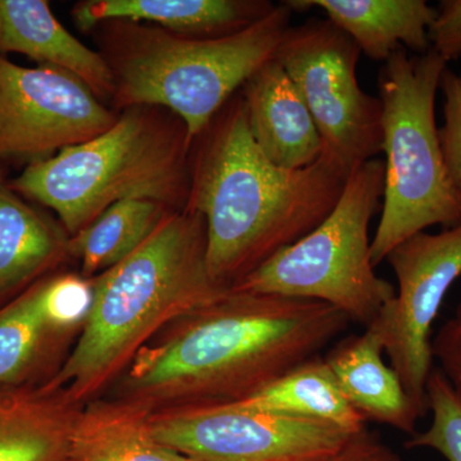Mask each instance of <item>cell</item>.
Listing matches in <instances>:
<instances>
[{"label": "cell", "instance_id": "obj_1", "mask_svg": "<svg viewBox=\"0 0 461 461\" xmlns=\"http://www.w3.org/2000/svg\"><path fill=\"white\" fill-rule=\"evenodd\" d=\"M194 141L186 208L204 217L209 272L230 290L317 229L350 175L324 147L305 168L273 165L251 136L241 94Z\"/></svg>", "mask_w": 461, "mask_h": 461}, {"label": "cell", "instance_id": "obj_2", "mask_svg": "<svg viewBox=\"0 0 461 461\" xmlns=\"http://www.w3.org/2000/svg\"><path fill=\"white\" fill-rule=\"evenodd\" d=\"M348 323L324 303L232 290L144 355L132 386L148 396L175 393L196 406L240 402L320 357Z\"/></svg>", "mask_w": 461, "mask_h": 461}, {"label": "cell", "instance_id": "obj_3", "mask_svg": "<svg viewBox=\"0 0 461 461\" xmlns=\"http://www.w3.org/2000/svg\"><path fill=\"white\" fill-rule=\"evenodd\" d=\"M93 305L74 351L44 387L83 399L99 390L163 324L230 293L206 262L204 217L169 212L135 253L93 281Z\"/></svg>", "mask_w": 461, "mask_h": 461}, {"label": "cell", "instance_id": "obj_4", "mask_svg": "<svg viewBox=\"0 0 461 461\" xmlns=\"http://www.w3.org/2000/svg\"><path fill=\"white\" fill-rule=\"evenodd\" d=\"M194 144L180 118L154 107L126 108L98 138L27 165L11 186L56 212L74 236L124 200H153L186 208Z\"/></svg>", "mask_w": 461, "mask_h": 461}, {"label": "cell", "instance_id": "obj_5", "mask_svg": "<svg viewBox=\"0 0 461 461\" xmlns=\"http://www.w3.org/2000/svg\"><path fill=\"white\" fill-rule=\"evenodd\" d=\"M293 9L275 5L238 32L194 38L150 25L122 23L105 58L120 108H166L180 118L193 142L260 67L277 57Z\"/></svg>", "mask_w": 461, "mask_h": 461}, {"label": "cell", "instance_id": "obj_6", "mask_svg": "<svg viewBox=\"0 0 461 461\" xmlns=\"http://www.w3.org/2000/svg\"><path fill=\"white\" fill-rule=\"evenodd\" d=\"M448 63L433 50L388 58L378 75L382 102L384 206L371 241L373 266L412 235L461 224V195L446 167L436 95Z\"/></svg>", "mask_w": 461, "mask_h": 461}, {"label": "cell", "instance_id": "obj_7", "mask_svg": "<svg viewBox=\"0 0 461 461\" xmlns=\"http://www.w3.org/2000/svg\"><path fill=\"white\" fill-rule=\"evenodd\" d=\"M384 187V160L355 167L329 217L232 290L324 303L368 327L396 295L395 286L375 275L371 258L369 224Z\"/></svg>", "mask_w": 461, "mask_h": 461}, {"label": "cell", "instance_id": "obj_8", "mask_svg": "<svg viewBox=\"0 0 461 461\" xmlns=\"http://www.w3.org/2000/svg\"><path fill=\"white\" fill-rule=\"evenodd\" d=\"M359 47L330 20L288 30L277 59L302 94L323 147L351 173L382 153V102L357 83Z\"/></svg>", "mask_w": 461, "mask_h": 461}, {"label": "cell", "instance_id": "obj_9", "mask_svg": "<svg viewBox=\"0 0 461 461\" xmlns=\"http://www.w3.org/2000/svg\"><path fill=\"white\" fill-rule=\"evenodd\" d=\"M149 423L157 441L190 461H321L355 433L329 421L232 403L191 406Z\"/></svg>", "mask_w": 461, "mask_h": 461}, {"label": "cell", "instance_id": "obj_10", "mask_svg": "<svg viewBox=\"0 0 461 461\" xmlns=\"http://www.w3.org/2000/svg\"><path fill=\"white\" fill-rule=\"evenodd\" d=\"M386 260L399 291L378 315L386 335L384 353L421 420L429 414L427 382L435 369L433 323L461 276V224L412 235L393 248Z\"/></svg>", "mask_w": 461, "mask_h": 461}, {"label": "cell", "instance_id": "obj_11", "mask_svg": "<svg viewBox=\"0 0 461 461\" xmlns=\"http://www.w3.org/2000/svg\"><path fill=\"white\" fill-rule=\"evenodd\" d=\"M117 118L68 72L0 56V160L50 159L98 138Z\"/></svg>", "mask_w": 461, "mask_h": 461}, {"label": "cell", "instance_id": "obj_12", "mask_svg": "<svg viewBox=\"0 0 461 461\" xmlns=\"http://www.w3.org/2000/svg\"><path fill=\"white\" fill-rule=\"evenodd\" d=\"M241 96L251 136L273 165L302 169L317 162L323 151L321 133L277 58L249 78Z\"/></svg>", "mask_w": 461, "mask_h": 461}, {"label": "cell", "instance_id": "obj_13", "mask_svg": "<svg viewBox=\"0 0 461 461\" xmlns=\"http://www.w3.org/2000/svg\"><path fill=\"white\" fill-rule=\"evenodd\" d=\"M386 335L379 318L362 335L348 336L324 357L345 399L364 420L414 435L420 420L396 372L384 362Z\"/></svg>", "mask_w": 461, "mask_h": 461}, {"label": "cell", "instance_id": "obj_14", "mask_svg": "<svg viewBox=\"0 0 461 461\" xmlns=\"http://www.w3.org/2000/svg\"><path fill=\"white\" fill-rule=\"evenodd\" d=\"M0 53H20L39 65L75 76L100 100L113 98L107 59L57 20L45 0H0Z\"/></svg>", "mask_w": 461, "mask_h": 461}, {"label": "cell", "instance_id": "obj_15", "mask_svg": "<svg viewBox=\"0 0 461 461\" xmlns=\"http://www.w3.org/2000/svg\"><path fill=\"white\" fill-rule=\"evenodd\" d=\"M273 8L264 0H87L72 14L84 30L122 21L194 38H218L253 25Z\"/></svg>", "mask_w": 461, "mask_h": 461}, {"label": "cell", "instance_id": "obj_16", "mask_svg": "<svg viewBox=\"0 0 461 461\" xmlns=\"http://www.w3.org/2000/svg\"><path fill=\"white\" fill-rule=\"evenodd\" d=\"M295 9L318 7L350 36L360 51L386 62L397 50H430L429 30L437 14L426 0H288Z\"/></svg>", "mask_w": 461, "mask_h": 461}, {"label": "cell", "instance_id": "obj_17", "mask_svg": "<svg viewBox=\"0 0 461 461\" xmlns=\"http://www.w3.org/2000/svg\"><path fill=\"white\" fill-rule=\"evenodd\" d=\"M53 393L0 387V461H68L76 417Z\"/></svg>", "mask_w": 461, "mask_h": 461}, {"label": "cell", "instance_id": "obj_18", "mask_svg": "<svg viewBox=\"0 0 461 461\" xmlns=\"http://www.w3.org/2000/svg\"><path fill=\"white\" fill-rule=\"evenodd\" d=\"M67 241L0 175V299L51 268L67 253Z\"/></svg>", "mask_w": 461, "mask_h": 461}, {"label": "cell", "instance_id": "obj_19", "mask_svg": "<svg viewBox=\"0 0 461 461\" xmlns=\"http://www.w3.org/2000/svg\"><path fill=\"white\" fill-rule=\"evenodd\" d=\"M230 403L250 411L329 421L350 432L366 429V420L345 399L321 357L306 360L253 395Z\"/></svg>", "mask_w": 461, "mask_h": 461}, {"label": "cell", "instance_id": "obj_20", "mask_svg": "<svg viewBox=\"0 0 461 461\" xmlns=\"http://www.w3.org/2000/svg\"><path fill=\"white\" fill-rule=\"evenodd\" d=\"M68 461L190 460L157 441L141 411L98 405L76 417Z\"/></svg>", "mask_w": 461, "mask_h": 461}, {"label": "cell", "instance_id": "obj_21", "mask_svg": "<svg viewBox=\"0 0 461 461\" xmlns=\"http://www.w3.org/2000/svg\"><path fill=\"white\" fill-rule=\"evenodd\" d=\"M153 200H124L109 206L86 229L67 241V253L77 258L85 277L113 268L144 244L169 213Z\"/></svg>", "mask_w": 461, "mask_h": 461}, {"label": "cell", "instance_id": "obj_22", "mask_svg": "<svg viewBox=\"0 0 461 461\" xmlns=\"http://www.w3.org/2000/svg\"><path fill=\"white\" fill-rule=\"evenodd\" d=\"M50 332L41 282L0 311V387L14 386L26 377Z\"/></svg>", "mask_w": 461, "mask_h": 461}, {"label": "cell", "instance_id": "obj_23", "mask_svg": "<svg viewBox=\"0 0 461 461\" xmlns=\"http://www.w3.org/2000/svg\"><path fill=\"white\" fill-rule=\"evenodd\" d=\"M429 411L432 421L424 432L414 433L406 448H430L447 461H461V400L438 369L427 382Z\"/></svg>", "mask_w": 461, "mask_h": 461}, {"label": "cell", "instance_id": "obj_24", "mask_svg": "<svg viewBox=\"0 0 461 461\" xmlns=\"http://www.w3.org/2000/svg\"><path fill=\"white\" fill-rule=\"evenodd\" d=\"M45 314L54 330L86 321L93 305V285L81 276L62 275L41 281Z\"/></svg>", "mask_w": 461, "mask_h": 461}, {"label": "cell", "instance_id": "obj_25", "mask_svg": "<svg viewBox=\"0 0 461 461\" xmlns=\"http://www.w3.org/2000/svg\"><path fill=\"white\" fill-rule=\"evenodd\" d=\"M439 89L444 94L445 122L438 129L446 167L461 195V75L446 69Z\"/></svg>", "mask_w": 461, "mask_h": 461}, {"label": "cell", "instance_id": "obj_26", "mask_svg": "<svg viewBox=\"0 0 461 461\" xmlns=\"http://www.w3.org/2000/svg\"><path fill=\"white\" fill-rule=\"evenodd\" d=\"M433 360L461 400V303L432 339Z\"/></svg>", "mask_w": 461, "mask_h": 461}, {"label": "cell", "instance_id": "obj_27", "mask_svg": "<svg viewBox=\"0 0 461 461\" xmlns=\"http://www.w3.org/2000/svg\"><path fill=\"white\" fill-rule=\"evenodd\" d=\"M429 26L430 50L446 62L461 57V0H442Z\"/></svg>", "mask_w": 461, "mask_h": 461}, {"label": "cell", "instance_id": "obj_28", "mask_svg": "<svg viewBox=\"0 0 461 461\" xmlns=\"http://www.w3.org/2000/svg\"><path fill=\"white\" fill-rule=\"evenodd\" d=\"M321 461H403L377 433L363 429L355 432L335 454Z\"/></svg>", "mask_w": 461, "mask_h": 461}]
</instances>
